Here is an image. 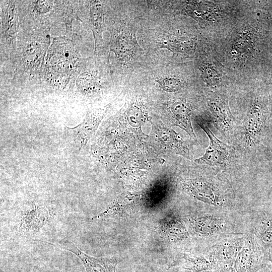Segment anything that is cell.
Wrapping results in <instances>:
<instances>
[{"instance_id": "6da1fadb", "label": "cell", "mask_w": 272, "mask_h": 272, "mask_svg": "<svg viewBox=\"0 0 272 272\" xmlns=\"http://www.w3.org/2000/svg\"><path fill=\"white\" fill-rule=\"evenodd\" d=\"M110 50L123 70L131 69L138 60L141 48L135 29L127 21L121 20L111 29Z\"/></svg>"}, {"instance_id": "7a4b0ae2", "label": "cell", "mask_w": 272, "mask_h": 272, "mask_svg": "<svg viewBox=\"0 0 272 272\" xmlns=\"http://www.w3.org/2000/svg\"><path fill=\"white\" fill-rule=\"evenodd\" d=\"M111 109V104L88 110L83 121L73 127H65L64 137L69 144L80 151L94 135L104 118Z\"/></svg>"}, {"instance_id": "3957f363", "label": "cell", "mask_w": 272, "mask_h": 272, "mask_svg": "<svg viewBox=\"0 0 272 272\" xmlns=\"http://www.w3.org/2000/svg\"><path fill=\"white\" fill-rule=\"evenodd\" d=\"M270 111L265 100L255 97L245 118L241 130L243 142L248 146H256L266 130Z\"/></svg>"}, {"instance_id": "277c9868", "label": "cell", "mask_w": 272, "mask_h": 272, "mask_svg": "<svg viewBox=\"0 0 272 272\" xmlns=\"http://www.w3.org/2000/svg\"><path fill=\"white\" fill-rule=\"evenodd\" d=\"M196 122L207 135L209 145L203 155L196 159L194 162L198 164L208 166H225L233 157L234 151L232 147L219 140L211 130L206 122L198 119Z\"/></svg>"}, {"instance_id": "5b68a950", "label": "cell", "mask_w": 272, "mask_h": 272, "mask_svg": "<svg viewBox=\"0 0 272 272\" xmlns=\"http://www.w3.org/2000/svg\"><path fill=\"white\" fill-rule=\"evenodd\" d=\"M266 257L258 242L252 240L239 252L229 272H257L267 264Z\"/></svg>"}, {"instance_id": "8992f818", "label": "cell", "mask_w": 272, "mask_h": 272, "mask_svg": "<svg viewBox=\"0 0 272 272\" xmlns=\"http://www.w3.org/2000/svg\"><path fill=\"white\" fill-rule=\"evenodd\" d=\"M208 106L217 128L225 137L230 138L237 122L230 111L227 97L216 94L209 99Z\"/></svg>"}, {"instance_id": "52a82bcc", "label": "cell", "mask_w": 272, "mask_h": 272, "mask_svg": "<svg viewBox=\"0 0 272 272\" xmlns=\"http://www.w3.org/2000/svg\"><path fill=\"white\" fill-rule=\"evenodd\" d=\"M49 244L66 250L75 254L82 261L86 272H115L119 260L115 257L95 258L81 251L75 244L67 240L52 242L44 241Z\"/></svg>"}, {"instance_id": "ba28073f", "label": "cell", "mask_w": 272, "mask_h": 272, "mask_svg": "<svg viewBox=\"0 0 272 272\" xmlns=\"http://www.w3.org/2000/svg\"><path fill=\"white\" fill-rule=\"evenodd\" d=\"M166 112L173 125L179 126L196 141L191 124L193 109L189 102L182 100L173 101L168 105Z\"/></svg>"}, {"instance_id": "9c48e42d", "label": "cell", "mask_w": 272, "mask_h": 272, "mask_svg": "<svg viewBox=\"0 0 272 272\" xmlns=\"http://www.w3.org/2000/svg\"><path fill=\"white\" fill-rule=\"evenodd\" d=\"M48 210L42 205L35 206L24 211L18 223L19 231L25 233L38 232L48 221Z\"/></svg>"}, {"instance_id": "30bf717a", "label": "cell", "mask_w": 272, "mask_h": 272, "mask_svg": "<svg viewBox=\"0 0 272 272\" xmlns=\"http://www.w3.org/2000/svg\"><path fill=\"white\" fill-rule=\"evenodd\" d=\"M182 185L190 194L205 202L216 204L220 200L218 189L203 178L188 179L183 182Z\"/></svg>"}, {"instance_id": "8fae6325", "label": "cell", "mask_w": 272, "mask_h": 272, "mask_svg": "<svg viewBox=\"0 0 272 272\" xmlns=\"http://www.w3.org/2000/svg\"><path fill=\"white\" fill-rule=\"evenodd\" d=\"M155 133L160 143L174 153L190 159L189 150L181 137L172 129L158 125Z\"/></svg>"}, {"instance_id": "7c38bea8", "label": "cell", "mask_w": 272, "mask_h": 272, "mask_svg": "<svg viewBox=\"0 0 272 272\" xmlns=\"http://www.w3.org/2000/svg\"><path fill=\"white\" fill-rule=\"evenodd\" d=\"M158 49L164 48L173 53L189 54L193 52L196 39L193 37L176 36L164 33L156 41Z\"/></svg>"}, {"instance_id": "4fadbf2b", "label": "cell", "mask_w": 272, "mask_h": 272, "mask_svg": "<svg viewBox=\"0 0 272 272\" xmlns=\"http://www.w3.org/2000/svg\"><path fill=\"white\" fill-rule=\"evenodd\" d=\"M258 243L265 253L272 247V210L264 212L256 225Z\"/></svg>"}, {"instance_id": "5bb4252c", "label": "cell", "mask_w": 272, "mask_h": 272, "mask_svg": "<svg viewBox=\"0 0 272 272\" xmlns=\"http://www.w3.org/2000/svg\"><path fill=\"white\" fill-rule=\"evenodd\" d=\"M104 7L100 1L90 3L89 18L91 29L95 38V47L102 38L104 20Z\"/></svg>"}, {"instance_id": "9a60e30c", "label": "cell", "mask_w": 272, "mask_h": 272, "mask_svg": "<svg viewBox=\"0 0 272 272\" xmlns=\"http://www.w3.org/2000/svg\"><path fill=\"white\" fill-rule=\"evenodd\" d=\"M156 86L167 92H177L185 86V82L181 78L165 72H158L153 77Z\"/></svg>"}, {"instance_id": "2e32d148", "label": "cell", "mask_w": 272, "mask_h": 272, "mask_svg": "<svg viewBox=\"0 0 272 272\" xmlns=\"http://www.w3.org/2000/svg\"><path fill=\"white\" fill-rule=\"evenodd\" d=\"M222 223L211 216H203L196 219L194 227L196 232L203 235H210L221 230Z\"/></svg>"}, {"instance_id": "e0dca14e", "label": "cell", "mask_w": 272, "mask_h": 272, "mask_svg": "<svg viewBox=\"0 0 272 272\" xmlns=\"http://www.w3.org/2000/svg\"><path fill=\"white\" fill-rule=\"evenodd\" d=\"M184 268L191 272H205L214 268L211 262L203 257L192 255H185Z\"/></svg>"}, {"instance_id": "ac0fdd59", "label": "cell", "mask_w": 272, "mask_h": 272, "mask_svg": "<svg viewBox=\"0 0 272 272\" xmlns=\"http://www.w3.org/2000/svg\"><path fill=\"white\" fill-rule=\"evenodd\" d=\"M163 231L171 238L180 239L186 235V231L181 223L173 218L163 223Z\"/></svg>"}, {"instance_id": "d6986e66", "label": "cell", "mask_w": 272, "mask_h": 272, "mask_svg": "<svg viewBox=\"0 0 272 272\" xmlns=\"http://www.w3.org/2000/svg\"><path fill=\"white\" fill-rule=\"evenodd\" d=\"M5 20L6 33L9 36L15 37L17 31V18L14 6L11 5L8 10Z\"/></svg>"}, {"instance_id": "ffe728a7", "label": "cell", "mask_w": 272, "mask_h": 272, "mask_svg": "<svg viewBox=\"0 0 272 272\" xmlns=\"http://www.w3.org/2000/svg\"><path fill=\"white\" fill-rule=\"evenodd\" d=\"M200 70L207 83L210 85L218 84L220 75L213 67L207 64L201 65Z\"/></svg>"}, {"instance_id": "44dd1931", "label": "cell", "mask_w": 272, "mask_h": 272, "mask_svg": "<svg viewBox=\"0 0 272 272\" xmlns=\"http://www.w3.org/2000/svg\"><path fill=\"white\" fill-rule=\"evenodd\" d=\"M263 268V272H272V264H267Z\"/></svg>"}, {"instance_id": "7402d4cb", "label": "cell", "mask_w": 272, "mask_h": 272, "mask_svg": "<svg viewBox=\"0 0 272 272\" xmlns=\"http://www.w3.org/2000/svg\"><path fill=\"white\" fill-rule=\"evenodd\" d=\"M268 259L271 262V264H272V247L268 251Z\"/></svg>"}, {"instance_id": "603a6c76", "label": "cell", "mask_w": 272, "mask_h": 272, "mask_svg": "<svg viewBox=\"0 0 272 272\" xmlns=\"http://www.w3.org/2000/svg\"><path fill=\"white\" fill-rule=\"evenodd\" d=\"M205 272H221V271H220L219 270H218L217 269L213 268V269L208 270L207 271H206Z\"/></svg>"}]
</instances>
